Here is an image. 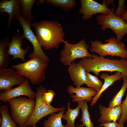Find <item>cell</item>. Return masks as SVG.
<instances>
[{"instance_id":"26","label":"cell","mask_w":127,"mask_h":127,"mask_svg":"<svg viewBox=\"0 0 127 127\" xmlns=\"http://www.w3.org/2000/svg\"><path fill=\"white\" fill-rule=\"evenodd\" d=\"M123 84L119 91L111 99L109 103V107H113L121 105L122 100L127 89V76L123 75Z\"/></svg>"},{"instance_id":"2","label":"cell","mask_w":127,"mask_h":127,"mask_svg":"<svg viewBox=\"0 0 127 127\" xmlns=\"http://www.w3.org/2000/svg\"><path fill=\"white\" fill-rule=\"evenodd\" d=\"M91 55V57L82 59L79 61L86 72H92L97 76L101 71H116L127 76V59H110L95 54Z\"/></svg>"},{"instance_id":"33","label":"cell","mask_w":127,"mask_h":127,"mask_svg":"<svg viewBox=\"0 0 127 127\" xmlns=\"http://www.w3.org/2000/svg\"><path fill=\"white\" fill-rule=\"evenodd\" d=\"M121 17L127 23V10L126 11Z\"/></svg>"},{"instance_id":"3","label":"cell","mask_w":127,"mask_h":127,"mask_svg":"<svg viewBox=\"0 0 127 127\" xmlns=\"http://www.w3.org/2000/svg\"><path fill=\"white\" fill-rule=\"evenodd\" d=\"M30 60L23 63L12 65L20 75L25 77L32 84L39 85L45 79L46 72L48 63L41 58L33 57Z\"/></svg>"},{"instance_id":"16","label":"cell","mask_w":127,"mask_h":127,"mask_svg":"<svg viewBox=\"0 0 127 127\" xmlns=\"http://www.w3.org/2000/svg\"><path fill=\"white\" fill-rule=\"evenodd\" d=\"M99 109L100 116L98 122L100 123L99 126L107 123L116 122L121 114V105L113 107H106L100 105Z\"/></svg>"},{"instance_id":"6","label":"cell","mask_w":127,"mask_h":127,"mask_svg":"<svg viewBox=\"0 0 127 127\" xmlns=\"http://www.w3.org/2000/svg\"><path fill=\"white\" fill-rule=\"evenodd\" d=\"M63 43L64 45L60 53V59L64 66L71 65L77 59L92 57L91 54L88 50L89 46L83 39L75 44H71L67 40H65Z\"/></svg>"},{"instance_id":"25","label":"cell","mask_w":127,"mask_h":127,"mask_svg":"<svg viewBox=\"0 0 127 127\" xmlns=\"http://www.w3.org/2000/svg\"><path fill=\"white\" fill-rule=\"evenodd\" d=\"M0 113L2 119L0 127H20L11 117L7 106L0 107Z\"/></svg>"},{"instance_id":"18","label":"cell","mask_w":127,"mask_h":127,"mask_svg":"<svg viewBox=\"0 0 127 127\" xmlns=\"http://www.w3.org/2000/svg\"><path fill=\"white\" fill-rule=\"evenodd\" d=\"M123 75L121 73L117 72L114 74L109 75L106 73H103L100 76L101 79L104 80L102 87L99 92L94 97L91 102L90 106H93L96 104L102 93L116 81L123 78Z\"/></svg>"},{"instance_id":"23","label":"cell","mask_w":127,"mask_h":127,"mask_svg":"<svg viewBox=\"0 0 127 127\" xmlns=\"http://www.w3.org/2000/svg\"><path fill=\"white\" fill-rule=\"evenodd\" d=\"M65 110L60 111L56 113L51 114L47 119L44 122L43 127H67L63 125L62 123V119Z\"/></svg>"},{"instance_id":"32","label":"cell","mask_w":127,"mask_h":127,"mask_svg":"<svg viewBox=\"0 0 127 127\" xmlns=\"http://www.w3.org/2000/svg\"><path fill=\"white\" fill-rule=\"evenodd\" d=\"M106 6L107 7H108V5L109 4H113L114 6L115 5L114 0H104Z\"/></svg>"},{"instance_id":"14","label":"cell","mask_w":127,"mask_h":127,"mask_svg":"<svg viewBox=\"0 0 127 127\" xmlns=\"http://www.w3.org/2000/svg\"><path fill=\"white\" fill-rule=\"evenodd\" d=\"M21 10L19 0H3L0 1V16L5 12L8 15L7 27L8 29L10 28L13 19L16 18L21 15Z\"/></svg>"},{"instance_id":"7","label":"cell","mask_w":127,"mask_h":127,"mask_svg":"<svg viewBox=\"0 0 127 127\" xmlns=\"http://www.w3.org/2000/svg\"><path fill=\"white\" fill-rule=\"evenodd\" d=\"M47 91L46 88L41 85L36 89L35 109L32 116L25 127H32L36 124L44 117L53 113L65 110L66 109L64 106L57 108L53 107L51 105L47 104L43 96L44 93Z\"/></svg>"},{"instance_id":"12","label":"cell","mask_w":127,"mask_h":127,"mask_svg":"<svg viewBox=\"0 0 127 127\" xmlns=\"http://www.w3.org/2000/svg\"><path fill=\"white\" fill-rule=\"evenodd\" d=\"M26 96L28 98L34 99L36 94L31 88L28 79L27 78L22 84L9 90L2 91L0 93V100L4 102H8L13 99Z\"/></svg>"},{"instance_id":"4","label":"cell","mask_w":127,"mask_h":127,"mask_svg":"<svg viewBox=\"0 0 127 127\" xmlns=\"http://www.w3.org/2000/svg\"><path fill=\"white\" fill-rule=\"evenodd\" d=\"M8 102L10 105L11 117L20 127H24L33 114L35 100L20 96Z\"/></svg>"},{"instance_id":"8","label":"cell","mask_w":127,"mask_h":127,"mask_svg":"<svg viewBox=\"0 0 127 127\" xmlns=\"http://www.w3.org/2000/svg\"><path fill=\"white\" fill-rule=\"evenodd\" d=\"M115 10L114 8L107 15L98 16L96 19L102 31H105L107 28L111 29L116 34L117 41L120 42L127 33V23L121 18L114 14Z\"/></svg>"},{"instance_id":"9","label":"cell","mask_w":127,"mask_h":127,"mask_svg":"<svg viewBox=\"0 0 127 127\" xmlns=\"http://www.w3.org/2000/svg\"><path fill=\"white\" fill-rule=\"evenodd\" d=\"M20 23L23 30L22 38L29 41L32 44L33 50V52L28 56L30 58L35 56L40 57L47 62L49 63V58L44 53L37 38L31 28L32 24L27 21L20 15L16 18Z\"/></svg>"},{"instance_id":"5","label":"cell","mask_w":127,"mask_h":127,"mask_svg":"<svg viewBox=\"0 0 127 127\" xmlns=\"http://www.w3.org/2000/svg\"><path fill=\"white\" fill-rule=\"evenodd\" d=\"M105 41L107 43L103 44L99 40L91 41V52L103 57L109 55L127 59V50L124 43L118 41L115 37L107 39Z\"/></svg>"},{"instance_id":"1","label":"cell","mask_w":127,"mask_h":127,"mask_svg":"<svg viewBox=\"0 0 127 127\" xmlns=\"http://www.w3.org/2000/svg\"><path fill=\"white\" fill-rule=\"evenodd\" d=\"M32 26L41 45L46 50L58 48L65 40L63 27L57 21L43 20Z\"/></svg>"},{"instance_id":"30","label":"cell","mask_w":127,"mask_h":127,"mask_svg":"<svg viewBox=\"0 0 127 127\" xmlns=\"http://www.w3.org/2000/svg\"><path fill=\"white\" fill-rule=\"evenodd\" d=\"M55 95V94L53 90H49L44 93L43 96L47 103L50 105Z\"/></svg>"},{"instance_id":"22","label":"cell","mask_w":127,"mask_h":127,"mask_svg":"<svg viewBox=\"0 0 127 127\" xmlns=\"http://www.w3.org/2000/svg\"><path fill=\"white\" fill-rule=\"evenodd\" d=\"M67 110L62 115V119L67 121V127H76L75 124V119L79 115L80 107L79 106L75 109H71L70 103H67Z\"/></svg>"},{"instance_id":"27","label":"cell","mask_w":127,"mask_h":127,"mask_svg":"<svg viewBox=\"0 0 127 127\" xmlns=\"http://www.w3.org/2000/svg\"><path fill=\"white\" fill-rule=\"evenodd\" d=\"M85 84L90 88L96 91L98 93L101 89L103 84V82L96 76L89 73L86 72Z\"/></svg>"},{"instance_id":"19","label":"cell","mask_w":127,"mask_h":127,"mask_svg":"<svg viewBox=\"0 0 127 127\" xmlns=\"http://www.w3.org/2000/svg\"><path fill=\"white\" fill-rule=\"evenodd\" d=\"M21 8V15L27 22L32 23L33 20L32 11L36 0H19Z\"/></svg>"},{"instance_id":"20","label":"cell","mask_w":127,"mask_h":127,"mask_svg":"<svg viewBox=\"0 0 127 127\" xmlns=\"http://www.w3.org/2000/svg\"><path fill=\"white\" fill-rule=\"evenodd\" d=\"M9 39L5 37L0 41V69L6 68L9 63L8 47Z\"/></svg>"},{"instance_id":"13","label":"cell","mask_w":127,"mask_h":127,"mask_svg":"<svg viewBox=\"0 0 127 127\" xmlns=\"http://www.w3.org/2000/svg\"><path fill=\"white\" fill-rule=\"evenodd\" d=\"M23 39L19 32L16 35L12 36L11 40L9 43L8 47L9 55L13 56L12 60L19 58L24 62L26 61L25 56L30 46L28 45L25 49L22 48L21 47L23 45Z\"/></svg>"},{"instance_id":"31","label":"cell","mask_w":127,"mask_h":127,"mask_svg":"<svg viewBox=\"0 0 127 127\" xmlns=\"http://www.w3.org/2000/svg\"><path fill=\"white\" fill-rule=\"evenodd\" d=\"M124 123H119L116 122H112L105 123L99 127H124Z\"/></svg>"},{"instance_id":"17","label":"cell","mask_w":127,"mask_h":127,"mask_svg":"<svg viewBox=\"0 0 127 127\" xmlns=\"http://www.w3.org/2000/svg\"><path fill=\"white\" fill-rule=\"evenodd\" d=\"M68 72L71 80L76 87H80L86 82V71L81 64L79 62H73L69 66Z\"/></svg>"},{"instance_id":"34","label":"cell","mask_w":127,"mask_h":127,"mask_svg":"<svg viewBox=\"0 0 127 127\" xmlns=\"http://www.w3.org/2000/svg\"><path fill=\"white\" fill-rule=\"evenodd\" d=\"M2 120V116L1 115H0V124H1Z\"/></svg>"},{"instance_id":"29","label":"cell","mask_w":127,"mask_h":127,"mask_svg":"<svg viewBox=\"0 0 127 127\" xmlns=\"http://www.w3.org/2000/svg\"><path fill=\"white\" fill-rule=\"evenodd\" d=\"M125 0H119L117 8L114 12V14L116 16L120 17L123 15L126 11L125 8L126 7L125 4Z\"/></svg>"},{"instance_id":"10","label":"cell","mask_w":127,"mask_h":127,"mask_svg":"<svg viewBox=\"0 0 127 127\" xmlns=\"http://www.w3.org/2000/svg\"><path fill=\"white\" fill-rule=\"evenodd\" d=\"M79 1L81 6L79 13L83 15L82 19L84 20L89 19L93 15L97 13L107 15L114 8L110 9L107 7L104 0L102 4L93 0H80Z\"/></svg>"},{"instance_id":"24","label":"cell","mask_w":127,"mask_h":127,"mask_svg":"<svg viewBox=\"0 0 127 127\" xmlns=\"http://www.w3.org/2000/svg\"><path fill=\"white\" fill-rule=\"evenodd\" d=\"M79 106L82 111V116L80 122L82 125L86 127H94L90 117L86 101L82 100L78 102Z\"/></svg>"},{"instance_id":"21","label":"cell","mask_w":127,"mask_h":127,"mask_svg":"<svg viewBox=\"0 0 127 127\" xmlns=\"http://www.w3.org/2000/svg\"><path fill=\"white\" fill-rule=\"evenodd\" d=\"M44 2L53 6L60 7L67 12L74 8L77 3L75 0H39L38 3L42 4Z\"/></svg>"},{"instance_id":"11","label":"cell","mask_w":127,"mask_h":127,"mask_svg":"<svg viewBox=\"0 0 127 127\" xmlns=\"http://www.w3.org/2000/svg\"><path fill=\"white\" fill-rule=\"evenodd\" d=\"M25 81L24 77L19 75L16 70L11 67L0 69V90L3 91L20 85Z\"/></svg>"},{"instance_id":"36","label":"cell","mask_w":127,"mask_h":127,"mask_svg":"<svg viewBox=\"0 0 127 127\" xmlns=\"http://www.w3.org/2000/svg\"><path fill=\"white\" fill-rule=\"evenodd\" d=\"M24 127H37V126H36V125H35L33 126H32V127H30L29 126H26Z\"/></svg>"},{"instance_id":"15","label":"cell","mask_w":127,"mask_h":127,"mask_svg":"<svg viewBox=\"0 0 127 127\" xmlns=\"http://www.w3.org/2000/svg\"><path fill=\"white\" fill-rule=\"evenodd\" d=\"M67 91L72 98V101L78 103L82 100L88 102L91 101L98 93L97 91L90 87H75L71 85L67 88Z\"/></svg>"},{"instance_id":"35","label":"cell","mask_w":127,"mask_h":127,"mask_svg":"<svg viewBox=\"0 0 127 127\" xmlns=\"http://www.w3.org/2000/svg\"><path fill=\"white\" fill-rule=\"evenodd\" d=\"M77 127H84L83 126L82 124L78 125L77 124Z\"/></svg>"},{"instance_id":"28","label":"cell","mask_w":127,"mask_h":127,"mask_svg":"<svg viewBox=\"0 0 127 127\" xmlns=\"http://www.w3.org/2000/svg\"><path fill=\"white\" fill-rule=\"evenodd\" d=\"M121 107V114L118 122L124 123L127 120V93L125 99L122 103Z\"/></svg>"}]
</instances>
